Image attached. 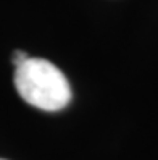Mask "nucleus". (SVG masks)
<instances>
[{
  "label": "nucleus",
  "instance_id": "obj_1",
  "mask_svg": "<svg viewBox=\"0 0 158 160\" xmlns=\"http://www.w3.org/2000/svg\"><path fill=\"white\" fill-rule=\"evenodd\" d=\"M15 88L24 102L45 112L65 108L71 100V88L58 67L45 58L29 57L15 67Z\"/></svg>",
  "mask_w": 158,
  "mask_h": 160
},
{
  "label": "nucleus",
  "instance_id": "obj_2",
  "mask_svg": "<svg viewBox=\"0 0 158 160\" xmlns=\"http://www.w3.org/2000/svg\"><path fill=\"white\" fill-rule=\"evenodd\" d=\"M27 58H29V55H27L26 52H23V50H16V52H13L12 62H13V65H15V67H18V65L24 63Z\"/></svg>",
  "mask_w": 158,
  "mask_h": 160
},
{
  "label": "nucleus",
  "instance_id": "obj_3",
  "mask_svg": "<svg viewBox=\"0 0 158 160\" xmlns=\"http://www.w3.org/2000/svg\"><path fill=\"white\" fill-rule=\"evenodd\" d=\"M0 160H5V158H0Z\"/></svg>",
  "mask_w": 158,
  "mask_h": 160
}]
</instances>
